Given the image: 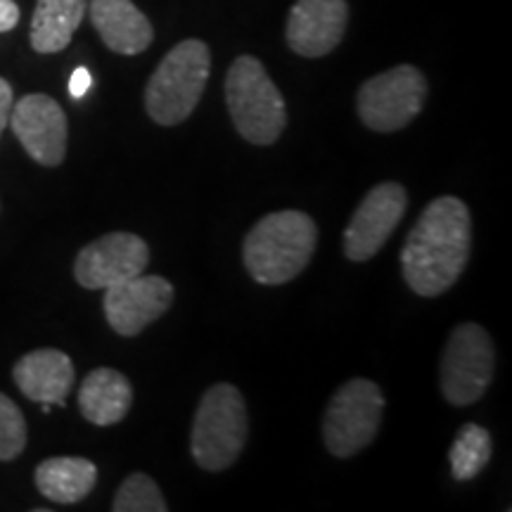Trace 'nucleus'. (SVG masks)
<instances>
[{
    "label": "nucleus",
    "instance_id": "nucleus-1",
    "mask_svg": "<svg viewBox=\"0 0 512 512\" xmlns=\"http://www.w3.org/2000/svg\"><path fill=\"white\" fill-rule=\"evenodd\" d=\"M472 247L470 209L458 197H437L422 211L401 249L408 287L420 297H439L463 275Z\"/></svg>",
    "mask_w": 512,
    "mask_h": 512
},
{
    "label": "nucleus",
    "instance_id": "nucleus-2",
    "mask_svg": "<svg viewBox=\"0 0 512 512\" xmlns=\"http://www.w3.org/2000/svg\"><path fill=\"white\" fill-rule=\"evenodd\" d=\"M318 245V228L304 211H275L249 230L242 256L256 283L285 285L309 266Z\"/></svg>",
    "mask_w": 512,
    "mask_h": 512
},
{
    "label": "nucleus",
    "instance_id": "nucleus-3",
    "mask_svg": "<svg viewBox=\"0 0 512 512\" xmlns=\"http://www.w3.org/2000/svg\"><path fill=\"white\" fill-rule=\"evenodd\" d=\"M211 72L207 43L188 38L166 53L145 88V110L157 124L176 126L195 112Z\"/></svg>",
    "mask_w": 512,
    "mask_h": 512
},
{
    "label": "nucleus",
    "instance_id": "nucleus-4",
    "mask_svg": "<svg viewBox=\"0 0 512 512\" xmlns=\"http://www.w3.org/2000/svg\"><path fill=\"white\" fill-rule=\"evenodd\" d=\"M230 119L247 143L273 145L287 126V107L266 67L252 55H240L226 76Z\"/></svg>",
    "mask_w": 512,
    "mask_h": 512
},
{
    "label": "nucleus",
    "instance_id": "nucleus-5",
    "mask_svg": "<svg viewBox=\"0 0 512 512\" xmlns=\"http://www.w3.org/2000/svg\"><path fill=\"white\" fill-rule=\"evenodd\" d=\"M249 418L245 396L233 384L221 382L207 389L192 422L190 451L207 472L228 470L247 444Z\"/></svg>",
    "mask_w": 512,
    "mask_h": 512
},
{
    "label": "nucleus",
    "instance_id": "nucleus-6",
    "mask_svg": "<svg viewBox=\"0 0 512 512\" xmlns=\"http://www.w3.org/2000/svg\"><path fill=\"white\" fill-rule=\"evenodd\" d=\"M384 415V394L373 380L354 377L330 399L323 422V439L332 456L351 458L370 446Z\"/></svg>",
    "mask_w": 512,
    "mask_h": 512
},
{
    "label": "nucleus",
    "instance_id": "nucleus-7",
    "mask_svg": "<svg viewBox=\"0 0 512 512\" xmlns=\"http://www.w3.org/2000/svg\"><path fill=\"white\" fill-rule=\"evenodd\" d=\"M496 373V349L489 332L463 323L448 337L441 356V394L451 406H470L482 399Z\"/></svg>",
    "mask_w": 512,
    "mask_h": 512
},
{
    "label": "nucleus",
    "instance_id": "nucleus-8",
    "mask_svg": "<svg viewBox=\"0 0 512 512\" xmlns=\"http://www.w3.org/2000/svg\"><path fill=\"white\" fill-rule=\"evenodd\" d=\"M427 100V79L413 64H399L368 79L356 95L358 117L370 131L394 133L418 117Z\"/></svg>",
    "mask_w": 512,
    "mask_h": 512
},
{
    "label": "nucleus",
    "instance_id": "nucleus-9",
    "mask_svg": "<svg viewBox=\"0 0 512 512\" xmlns=\"http://www.w3.org/2000/svg\"><path fill=\"white\" fill-rule=\"evenodd\" d=\"M150 264L147 242L133 233H107L76 256L74 278L86 290H107L140 275Z\"/></svg>",
    "mask_w": 512,
    "mask_h": 512
},
{
    "label": "nucleus",
    "instance_id": "nucleus-10",
    "mask_svg": "<svg viewBox=\"0 0 512 512\" xmlns=\"http://www.w3.org/2000/svg\"><path fill=\"white\" fill-rule=\"evenodd\" d=\"M408 207V192L401 183H380L363 197L344 230V254L351 261H368L380 252Z\"/></svg>",
    "mask_w": 512,
    "mask_h": 512
},
{
    "label": "nucleus",
    "instance_id": "nucleus-11",
    "mask_svg": "<svg viewBox=\"0 0 512 512\" xmlns=\"http://www.w3.org/2000/svg\"><path fill=\"white\" fill-rule=\"evenodd\" d=\"M174 285L162 275H133L105 290L102 309L107 323L121 337H136L174 304Z\"/></svg>",
    "mask_w": 512,
    "mask_h": 512
},
{
    "label": "nucleus",
    "instance_id": "nucleus-12",
    "mask_svg": "<svg viewBox=\"0 0 512 512\" xmlns=\"http://www.w3.org/2000/svg\"><path fill=\"white\" fill-rule=\"evenodd\" d=\"M10 126L27 155L43 166L62 164L67 155V114L43 93L24 95L12 105Z\"/></svg>",
    "mask_w": 512,
    "mask_h": 512
},
{
    "label": "nucleus",
    "instance_id": "nucleus-13",
    "mask_svg": "<svg viewBox=\"0 0 512 512\" xmlns=\"http://www.w3.org/2000/svg\"><path fill=\"white\" fill-rule=\"evenodd\" d=\"M347 24V0H297L287 17V43L302 57H325L342 43Z\"/></svg>",
    "mask_w": 512,
    "mask_h": 512
},
{
    "label": "nucleus",
    "instance_id": "nucleus-14",
    "mask_svg": "<svg viewBox=\"0 0 512 512\" xmlns=\"http://www.w3.org/2000/svg\"><path fill=\"white\" fill-rule=\"evenodd\" d=\"M19 392L43 406H64L74 387V363L60 349H36L12 368Z\"/></svg>",
    "mask_w": 512,
    "mask_h": 512
},
{
    "label": "nucleus",
    "instance_id": "nucleus-15",
    "mask_svg": "<svg viewBox=\"0 0 512 512\" xmlns=\"http://www.w3.org/2000/svg\"><path fill=\"white\" fill-rule=\"evenodd\" d=\"M88 12L102 43L112 53L138 55L155 41L150 19L133 5V0H91Z\"/></svg>",
    "mask_w": 512,
    "mask_h": 512
},
{
    "label": "nucleus",
    "instance_id": "nucleus-16",
    "mask_svg": "<svg viewBox=\"0 0 512 512\" xmlns=\"http://www.w3.org/2000/svg\"><path fill=\"white\" fill-rule=\"evenodd\" d=\"M131 403V382L112 368H95L79 389L81 415L98 427H112L124 420L131 411Z\"/></svg>",
    "mask_w": 512,
    "mask_h": 512
},
{
    "label": "nucleus",
    "instance_id": "nucleus-17",
    "mask_svg": "<svg viewBox=\"0 0 512 512\" xmlns=\"http://www.w3.org/2000/svg\"><path fill=\"white\" fill-rule=\"evenodd\" d=\"M86 8V0H38L31 17V48L41 55H53L67 48L86 17Z\"/></svg>",
    "mask_w": 512,
    "mask_h": 512
},
{
    "label": "nucleus",
    "instance_id": "nucleus-18",
    "mask_svg": "<svg viewBox=\"0 0 512 512\" xmlns=\"http://www.w3.org/2000/svg\"><path fill=\"white\" fill-rule=\"evenodd\" d=\"M95 482H98V467L88 458H48L36 467V489L53 503H79L91 494Z\"/></svg>",
    "mask_w": 512,
    "mask_h": 512
},
{
    "label": "nucleus",
    "instance_id": "nucleus-19",
    "mask_svg": "<svg viewBox=\"0 0 512 512\" xmlns=\"http://www.w3.org/2000/svg\"><path fill=\"white\" fill-rule=\"evenodd\" d=\"M448 460H451V472L456 482L475 479L491 460V434L475 422L463 425L456 434Z\"/></svg>",
    "mask_w": 512,
    "mask_h": 512
},
{
    "label": "nucleus",
    "instance_id": "nucleus-20",
    "mask_svg": "<svg viewBox=\"0 0 512 512\" xmlns=\"http://www.w3.org/2000/svg\"><path fill=\"white\" fill-rule=\"evenodd\" d=\"M114 512H166V503L162 491L155 484V479L133 472L119 486L117 496L112 503Z\"/></svg>",
    "mask_w": 512,
    "mask_h": 512
},
{
    "label": "nucleus",
    "instance_id": "nucleus-21",
    "mask_svg": "<svg viewBox=\"0 0 512 512\" xmlns=\"http://www.w3.org/2000/svg\"><path fill=\"white\" fill-rule=\"evenodd\" d=\"M27 446V422L17 403L0 392V460H15Z\"/></svg>",
    "mask_w": 512,
    "mask_h": 512
},
{
    "label": "nucleus",
    "instance_id": "nucleus-22",
    "mask_svg": "<svg viewBox=\"0 0 512 512\" xmlns=\"http://www.w3.org/2000/svg\"><path fill=\"white\" fill-rule=\"evenodd\" d=\"M15 105V95H12V86L0 76V136H3L5 126L10 124V112Z\"/></svg>",
    "mask_w": 512,
    "mask_h": 512
},
{
    "label": "nucleus",
    "instance_id": "nucleus-23",
    "mask_svg": "<svg viewBox=\"0 0 512 512\" xmlns=\"http://www.w3.org/2000/svg\"><path fill=\"white\" fill-rule=\"evenodd\" d=\"M91 83H93L91 72H88L86 67L74 69L72 79H69V93H72V98L74 100H81L83 95L88 93V88H91Z\"/></svg>",
    "mask_w": 512,
    "mask_h": 512
},
{
    "label": "nucleus",
    "instance_id": "nucleus-24",
    "mask_svg": "<svg viewBox=\"0 0 512 512\" xmlns=\"http://www.w3.org/2000/svg\"><path fill=\"white\" fill-rule=\"evenodd\" d=\"M19 22V8L15 0H0V34L12 31Z\"/></svg>",
    "mask_w": 512,
    "mask_h": 512
}]
</instances>
